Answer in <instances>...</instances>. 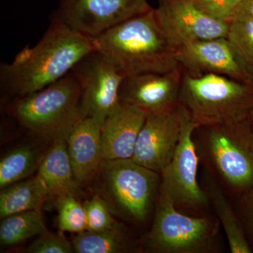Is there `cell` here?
<instances>
[{"label":"cell","mask_w":253,"mask_h":253,"mask_svg":"<svg viewBox=\"0 0 253 253\" xmlns=\"http://www.w3.org/2000/svg\"><path fill=\"white\" fill-rule=\"evenodd\" d=\"M50 21L38 44L26 46L11 63L0 65V86L6 97L14 100L44 89L95 51L91 38L56 20Z\"/></svg>","instance_id":"6da1fadb"},{"label":"cell","mask_w":253,"mask_h":253,"mask_svg":"<svg viewBox=\"0 0 253 253\" xmlns=\"http://www.w3.org/2000/svg\"><path fill=\"white\" fill-rule=\"evenodd\" d=\"M95 51L123 76L180 69L176 49L158 24L155 9L126 20L91 38Z\"/></svg>","instance_id":"7a4b0ae2"},{"label":"cell","mask_w":253,"mask_h":253,"mask_svg":"<svg viewBox=\"0 0 253 253\" xmlns=\"http://www.w3.org/2000/svg\"><path fill=\"white\" fill-rule=\"evenodd\" d=\"M200 161L223 190L234 196L253 188V129L251 121L196 128Z\"/></svg>","instance_id":"3957f363"},{"label":"cell","mask_w":253,"mask_h":253,"mask_svg":"<svg viewBox=\"0 0 253 253\" xmlns=\"http://www.w3.org/2000/svg\"><path fill=\"white\" fill-rule=\"evenodd\" d=\"M6 111L42 140L67 139L82 119L79 84L70 72L44 89L12 100Z\"/></svg>","instance_id":"277c9868"},{"label":"cell","mask_w":253,"mask_h":253,"mask_svg":"<svg viewBox=\"0 0 253 253\" xmlns=\"http://www.w3.org/2000/svg\"><path fill=\"white\" fill-rule=\"evenodd\" d=\"M179 105L198 127L249 119L253 111V84L221 76H193L182 71Z\"/></svg>","instance_id":"5b68a950"},{"label":"cell","mask_w":253,"mask_h":253,"mask_svg":"<svg viewBox=\"0 0 253 253\" xmlns=\"http://www.w3.org/2000/svg\"><path fill=\"white\" fill-rule=\"evenodd\" d=\"M151 230L139 241L151 253H216L220 251L221 224L217 215H191L179 211L158 192Z\"/></svg>","instance_id":"8992f818"},{"label":"cell","mask_w":253,"mask_h":253,"mask_svg":"<svg viewBox=\"0 0 253 253\" xmlns=\"http://www.w3.org/2000/svg\"><path fill=\"white\" fill-rule=\"evenodd\" d=\"M100 191L113 214L144 224L157 203L161 174L131 159L104 161L97 175Z\"/></svg>","instance_id":"52a82bcc"},{"label":"cell","mask_w":253,"mask_h":253,"mask_svg":"<svg viewBox=\"0 0 253 253\" xmlns=\"http://www.w3.org/2000/svg\"><path fill=\"white\" fill-rule=\"evenodd\" d=\"M180 139L170 163L161 174L159 192L166 195L181 212L191 215L208 214L209 198L198 181L200 159L194 139L197 126L179 105Z\"/></svg>","instance_id":"ba28073f"},{"label":"cell","mask_w":253,"mask_h":253,"mask_svg":"<svg viewBox=\"0 0 253 253\" xmlns=\"http://www.w3.org/2000/svg\"><path fill=\"white\" fill-rule=\"evenodd\" d=\"M71 73L81 89V118H91L102 126L121 104L120 87L125 76L94 51L73 67Z\"/></svg>","instance_id":"9c48e42d"},{"label":"cell","mask_w":253,"mask_h":253,"mask_svg":"<svg viewBox=\"0 0 253 253\" xmlns=\"http://www.w3.org/2000/svg\"><path fill=\"white\" fill-rule=\"evenodd\" d=\"M152 9L147 0H60L51 19L94 38Z\"/></svg>","instance_id":"30bf717a"},{"label":"cell","mask_w":253,"mask_h":253,"mask_svg":"<svg viewBox=\"0 0 253 253\" xmlns=\"http://www.w3.org/2000/svg\"><path fill=\"white\" fill-rule=\"evenodd\" d=\"M154 9L163 34L174 49L194 42L227 36L229 22L205 14L192 0H158Z\"/></svg>","instance_id":"8fae6325"},{"label":"cell","mask_w":253,"mask_h":253,"mask_svg":"<svg viewBox=\"0 0 253 253\" xmlns=\"http://www.w3.org/2000/svg\"><path fill=\"white\" fill-rule=\"evenodd\" d=\"M181 78V68L169 73L126 76L120 87V101L146 114L172 112L179 106Z\"/></svg>","instance_id":"7c38bea8"},{"label":"cell","mask_w":253,"mask_h":253,"mask_svg":"<svg viewBox=\"0 0 253 253\" xmlns=\"http://www.w3.org/2000/svg\"><path fill=\"white\" fill-rule=\"evenodd\" d=\"M179 106L162 114H147L131 159L161 174L172 159L180 139Z\"/></svg>","instance_id":"4fadbf2b"},{"label":"cell","mask_w":253,"mask_h":253,"mask_svg":"<svg viewBox=\"0 0 253 253\" xmlns=\"http://www.w3.org/2000/svg\"><path fill=\"white\" fill-rule=\"evenodd\" d=\"M176 54L182 71L191 76L213 73L253 84L226 38L189 43L176 49Z\"/></svg>","instance_id":"5bb4252c"},{"label":"cell","mask_w":253,"mask_h":253,"mask_svg":"<svg viewBox=\"0 0 253 253\" xmlns=\"http://www.w3.org/2000/svg\"><path fill=\"white\" fill-rule=\"evenodd\" d=\"M146 116L134 106L120 104L101 126L104 161L131 159Z\"/></svg>","instance_id":"9a60e30c"},{"label":"cell","mask_w":253,"mask_h":253,"mask_svg":"<svg viewBox=\"0 0 253 253\" xmlns=\"http://www.w3.org/2000/svg\"><path fill=\"white\" fill-rule=\"evenodd\" d=\"M70 161L80 185L97 175L103 161L101 126L91 118L81 119L66 139Z\"/></svg>","instance_id":"2e32d148"},{"label":"cell","mask_w":253,"mask_h":253,"mask_svg":"<svg viewBox=\"0 0 253 253\" xmlns=\"http://www.w3.org/2000/svg\"><path fill=\"white\" fill-rule=\"evenodd\" d=\"M38 175L42 179L49 192V199L65 196L79 198L82 194L70 161L66 139L52 143L51 147L42 158Z\"/></svg>","instance_id":"e0dca14e"},{"label":"cell","mask_w":253,"mask_h":253,"mask_svg":"<svg viewBox=\"0 0 253 253\" xmlns=\"http://www.w3.org/2000/svg\"><path fill=\"white\" fill-rule=\"evenodd\" d=\"M202 188L222 226L231 253H253L234 206L226 198L219 183L206 169Z\"/></svg>","instance_id":"ac0fdd59"},{"label":"cell","mask_w":253,"mask_h":253,"mask_svg":"<svg viewBox=\"0 0 253 253\" xmlns=\"http://www.w3.org/2000/svg\"><path fill=\"white\" fill-rule=\"evenodd\" d=\"M49 200V192L39 176L23 179L1 189L0 192V218L16 213L42 209Z\"/></svg>","instance_id":"d6986e66"},{"label":"cell","mask_w":253,"mask_h":253,"mask_svg":"<svg viewBox=\"0 0 253 253\" xmlns=\"http://www.w3.org/2000/svg\"><path fill=\"white\" fill-rule=\"evenodd\" d=\"M73 250L77 253H126L141 251L139 242L128 235L123 224L100 231H84L73 236Z\"/></svg>","instance_id":"ffe728a7"},{"label":"cell","mask_w":253,"mask_h":253,"mask_svg":"<svg viewBox=\"0 0 253 253\" xmlns=\"http://www.w3.org/2000/svg\"><path fill=\"white\" fill-rule=\"evenodd\" d=\"M49 231L42 209L16 213L3 218L0 224V244L13 246Z\"/></svg>","instance_id":"44dd1931"},{"label":"cell","mask_w":253,"mask_h":253,"mask_svg":"<svg viewBox=\"0 0 253 253\" xmlns=\"http://www.w3.org/2000/svg\"><path fill=\"white\" fill-rule=\"evenodd\" d=\"M42 156L31 145L18 146L4 155L0 161L1 189L23 180L38 171Z\"/></svg>","instance_id":"7402d4cb"},{"label":"cell","mask_w":253,"mask_h":253,"mask_svg":"<svg viewBox=\"0 0 253 253\" xmlns=\"http://www.w3.org/2000/svg\"><path fill=\"white\" fill-rule=\"evenodd\" d=\"M228 22L226 39L238 61L253 81V20L235 17Z\"/></svg>","instance_id":"603a6c76"},{"label":"cell","mask_w":253,"mask_h":253,"mask_svg":"<svg viewBox=\"0 0 253 253\" xmlns=\"http://www.w3.org/2000/svg\"><path fill=\"white\" fill-rule=\"evenodd\" d=\"M58 211V226L61 232L73 234L86 230V216L84 205L73 196H65L55 201Z\"/></svg>","instance_id":"cb8c5ba5"},{"label":"cell","mask_w":253,"mask_h":253,"mask_svg":"<svg viewBox=\"0 0 253 253\" xmlns=\"http://www.w3.org/2000/svg\"><path fill=\"white\" fill-rule=\"evenodd\" d=\"M83 205L86 216V231H104L119 225L120 223L113 217L109 204L100 195H94Z\"/></svg>","instance_id":"d4e9b609"},{"label":"cell","mask_w":253,"mask_h":253,"mask_svg":"<svg viewBox=\"0 0 253 253\" xmlns=\"http://www.w3.org/2000/svg\"><path fill=\"white\" fill-rule=\"evenodd\" d=\"M28 253H72V242L62 234H53L49 231L41 234L25 251Z\"/></svg>","instance_id":"484cf974"},{"label":"cell","mask_w":253,"mask_h":253,"mask_svg":"<svg viewBox=\"0 0 253 253\" xmlns=\"http://www.w3.org/2000/svg\"><path fill=\"white\" fill-rule=\"evenodd\" d=\"M198 9L211 17L229 21L244 0H192Z\"/></svg>","instance_id":"4316f807"},{"label":"cell","mask_w":253,"mask_h":253,"mask_svg":"<svg viewBox=\"0 0 253 253\" xmlns=\"http://www.w3.org/2000/svg\"><path fill=\"white\" fill-rule=\"evenodd\" d=\"M235 197L236 206H233L239 216L253 252V188Z\"/></svg>","instance_id":"83f0119b"},{"label":"cell","mask_w":253,"mask_h":253,"mask_svg":"<svg viewBox=\"0 0 253 253\" xmlns=\"http://www.w3.org/2000/svg\"><path fill=\"white\" fill-rule=\"evenodd\" d=\"M235 17L246 18L253 20V0H244L234 11L229 20Z\"/></svg>","instance_id":"f1b7e54d"},{"label":"cell","mask_w":253,"mask_h":253,"mask_svg":"<svg viewBox=\"0 0 253 253\" xmlns=\"http://www.w3.org/2000/svg\"><path fill=\"white\" fill-rule=\"evenodd\" d=\"M250 121H251V126H252L253 129V111L252 113H251V116H250Z\"/></svg>","instance_id":"f546056e"}]
</instances>
